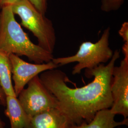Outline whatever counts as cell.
<instances>
[{"instance_id":"6da1fadb","label":"cell","mask_w":128,"mask_h":128,"mask_svg":"<svg viewBox=\"0 0 128 128\" xmlns=\"http://www.w3.org/2000/svg\"><path fill=\"white\" fill-rule=\"evenodd\" d=\"M120 51L116 50L107 64H101L94 68L86 69L87 78L94 80L87 85L72 88L66 84V74L56 68L41 73L39 78L46 88L58 101V109L71 124L90 122L97 113L109 109L113 101L110 92L112 71Z\"/></svg>"},{"instance_id":"7a4b0ae2","label":"cell","mask_w":128,"mask_h":128,"mask_svg":"<svg viewBox=\"0 0 128 128\" xmlns=\"http://www.w3.org/2000/svg\"><path fill=\"white\" fill-rule=\"evenodd\" d=\"M0 12V51L9 56H25L36 64L49 62L53 54L30 40L15 18L11 6H4Z\"/></svg>"},{"instance_id":"3957f363","label":"cell","mask_w":128,"mask_h":128,"mask_svg":"<svg viewBox=\"0 0 128 128\" xmlns=\"http://www.w3.org/2000/svg\"><path fill=\"white\" fill-rule=\"evenodd\" d=\"M110 28L104 31L101 38L96 43L84 42L79 46L78 52L73 56L54 58L52 61L59 66L78 62L73 68L74 75L80 73L83 69H90L110 61L114 51L109 46Z\"/></svg>"},{"instance_id":"277c9868","label":"cell","mask_w":128,"mask_h":128,"mask_svg":"<svg viewBox=\"0 0 128 128\" xmlns=\"http://www.w3.org/2000/svg\"><path fill=\"white\" fill-rule=\"evenodd\" d=\"M11 6L14 14L21 19L22 25L37 38L38 45L53 54L56 35L52 21L40 14L28 0H19Z\"/></svg>"},{"instance_id":"5b68a950","label":"cell","mask_w":128,"mask_h":128,"mask_svg":"<svg viewBox=\"0 0 128 128\" xmlns=\"http://www.w3.org/2000/svg\"><path fill=\"white\" fill-rule=\"evenodd\" d=\"M17 97L27 114L31 118L52 108L58 109V101L41 82L38 76L33 78Z\"/></svg>"},{"instance_id":"8992f818","label":"cell","mask_w":128,"mask_h":128,"mask_svg":"<svg viewBox=\"0 0 128 128\" xmlns=\"http://www.w3.org/2000/svg\"><path fill=\"white\" fill-rule=\"evenodd\" d=\"M110 92L113 101L110 112L128 118V56H124L120 66L114 68Z\"/></svg>"},{"instance_id":"52a82bcc","label":"cell","mask_w":128,"mask_h":128,"mask_svg":"<svg viewBox=\"0 0 128 128\" xmlns=\"http://www.w3.org/2000/svg\"><path fill=\"white\" fill-rule=\"evenodd\" d=\"M9 58L12 66L14 90L17 97L33 78L46 70L56 68L59 66L52 60L42 64L29 63L19 56L12 54L9 55Z\"/></svg>"},{"instance_id":"ba28073f","label":"cell","mask_w":128,"mask_h":128,"mask_svg":"<svg viewBox=\"0 0 128 128\" xmlns=\"http://www.w3.org/2000/svg\"><path fill=\"white\" fill-rule=\"evenodd\" d=\"M32 128H69L68 119L58 108H52L31 118Z\"/></svg>"},{"instance_id":"9c48e42d","label":"cell","mask_w":128,"mask_h":128,"mask_svg":"<svg viewBox=\"0 0 128 128\" xmlns=\"http://www.w3.org/2000/svg\"><path fill=\"white\" fill-rule=\"evenodd\" d=\"M4 114L9 120L10 128H32L31 118L27 114L16 96H6Z\"/></svg>"},{"instance_id":"30bf717a","label":"cell","mask_w":128,"mask_h":128,"mask_svg":"<svg viewBox=\"0 0 128 128\" xmlns=\"http://www.w3.org/2000/svg\"><path fill=\"white\" fill-rule=\"evenodd\" d=\"M115 116L110 112V109L102 110L97 113L90 122H83L79 125L72 124L69 128H115L128 125V118L117 122L115 120Z\"/></svg>"},{"instance_id":"8fae6325","label":"cell","mask_w":128,"mask_h":128,"mask_svg":"<svg viewBox=\"0 0 128 128\" xmlns=\"http://www.w3.org/2000/svg\"><path fill=\"white\" fill-rule=\"evenodd\" d=\"M0 86L6 96H16L12 82V66L9 56L1 51H0Z\"/></svg>"},{"instance_id":"7c38bea8","label":"cell","mask_w":128,"mask_h":128,"mask_svg":"<svg viewBox=\"0 0 128 128\" xmlns=\"http://www.w3.org/2000/svg\"><path fill=\"white\" fill-rule=\"evenodd\" d=\"M124 0H102L101 9L109 12L119 9L124 3Z\"/></svg>"},{"instance_id":"4fadbf2b","label":"cell","mask_w":128,"mask_h":128,"mask_svg":"<svg viewBox=\"0 0 128 128\" xmlns=\"http://www.w3.org/2000/svg\"><path fill=\"white\" fill-rule=\"evenodd\" d=\"M40 13L45 15L48 8V0H28Z\"/></svg>"},{"instance_id":"5bb4252c","label":"cell","mask_w":128,"mask_h":128,"mask_svg":"<svg viewBox=\"0 0 128 128\" xmlns=\"http://www.w3.org/2000/svg\"><path fill=\"white\" fill-rule=\"evenodd\" d=\"M119 35L123 38L124 43H128V22H124L119 31Z\"/></svg>"},{"instance_id":"9a60e30c","label":"cell","mask_w":128,"mask_h":128,"mask_svg":"<svg viewBox=\"0 0 128 128\" xmlns=\"http://www.w3.org/2000/svg\"><path fill=\"white\" fill-rule=\"evenodd\" d=\"M6 95L2 88L0 86V104L5 106L6 105ZM5 124L0 118V128H5Z\"/></svg>"},{"instance_id":"2e32d148","label":"cell","mask_w":128,"mask_h":128,"mask_svg":"<svg viewBox=\"0 0 128 128\" xmlns=\"http://www.w3.org/2000/svg\"><path fill=\"white\" fill-rule=\"evenodd\" d=\"M19 0H2V7L6 6H12Z\"/></svg>"},{"instance_id":"e0dca14e","label":"cell","mask_w":128,"mask_h":128,"mask_svg":"<svg viewBox=\"0 0 128 128\" xmlns=\"http://www.w3.org/2000/svg\"><path fill=\"white\" fill-rule=\"evenodd\" d=\"M2 8V0H0V9Z\"/></svg>"},{"instance_id":"ac0fdd59","label":"cell","mask_w":128,"mask_h":128,"mask_svg":"<svg viewBox=\"0 0 128 128\" xmlns=\"http://www.w3.org/2000/svg\"><path fill=\"white\" fill-rule=\"evenodd\" d=\"M120 128V127H116V128Z\"/></svg>"}]
</instances>
